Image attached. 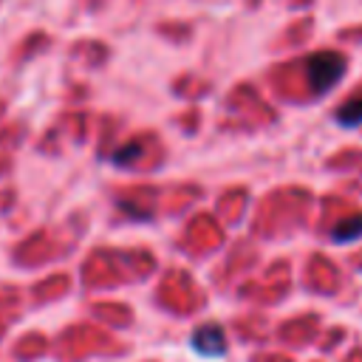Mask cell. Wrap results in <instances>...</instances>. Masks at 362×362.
I'll use <instances>...</instances> for the list:
<instances>
[{"label": "cell", "instance_id": "cell-1", "mask_svg": "<svg viewBox=\"0 0 362 362\" xmlns=\"http://www.w3.org/2000/svg\"><path fill=\"white\" fill-rule=\"evenodd\" d=\"M345 76V57L339 51H317L305 62V79L311 93H325Z\"/></svg>", "mask_w": 362, "mask_h": 362}, {"label": "cell", "instance_id": "cell-2", "mask_svg": "<svg viewBox=\"0 0 362 362\" xmlns=\"http://www.w3.org/2000/svg\"><path fill=\"white\" fill-rule=\"evenodd\" d=\"M189 345H192V351H195L198 356L215 359V356H223V354H226V334H223V328H221L218 322H206V325H201V328L192 334Z\"/></svg>", "mask_w": 362, "mask_h": 362}, {"label": "cell", "instance_id": "cell-3", "mask_svg": "<svg viewBox=\"0 0 362 362\" xmlns=\"http://www.w3.org/2000/svg\"><path fill=\"white\" fill-rule=\"evenodd\" d=\"M337 122L345 124V127L362 124V96H354V99L342 102V105L337 107Z\"/></svg>", "mask_w": 362, "mask_h": 362}, {"label": "cell", "instance_id": "cell-4", "mask_svg": "<svg viewBox=\"0 0 362 362\" xmlns=\"http://www.w3.org/2000/svg\"><path fill=\"white\" fill-rule=\"evenodd\" d=\"M331 238L337 243H348L354 238H362V215H354V218H345L342 223H337L334 232H331Z\"/></svg>", "mask_w": 362, "mask_h": 362}]
</instances>
